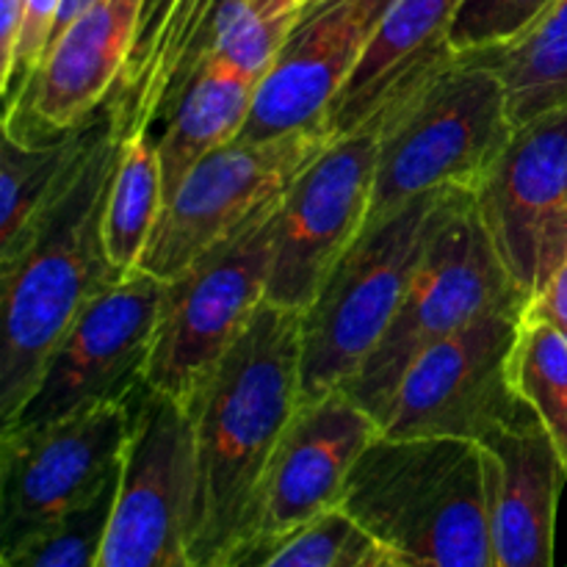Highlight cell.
<instances>
[{
	"label": "cell",
	"mask_w": 567,
	"mask_h": 567,
	"mask_svg": "<svg viewBox=\"0 0 567 567\" xmlns=\"http://www.w3.org/2000/svg\"><path fill=\"white\" fill-rule=\"evenodd\" d=\"M302 404V313L264 302L192 408L188 557L227 567L266 468Z\"/></svg>",
	"instance_id": "1"
},
{
	"label": "cell",
	"mask_w": 567,
	"mask_h": 567,
	"mask_svg": "<svg viewBox=\"0 0 567 567\" xmlns=\"http://www.w3.org/2000/svg\"><path fill=\"white\" fill-rule=\"evenodd\" d=\"M120 138L103 105V125L61 197L33 230L31 241L0 264L3 349H0V424L17 419L61 341L83 308L116 275L103 247V208Z\"/></svg>",
	"instance_id": "2"
},
{
	"label": "cell",
	"mask_w": 567,
	"mask_h": 567,
	"mask_svg": "<svg viewBox=\"0 0 567 567\" xmlns=\"http://www.w3.org/2000/svg\"><path fill=\"white\" fill-rule=\"evenodd\" d=\"M338 509L408 567H493L485 460L474 441L380 435Z\"/></svg>",
	"instance_id": "3"
},
{
	"label": "cell",
	"mask_w": 567,
	"mask_h": 567,
	"mask_svg": "<svg viewBox=\"0 0 567 567\" xmlns=\"http://www.w3.org/2000/svg\"><path fill=\"white\" fill-rule=\"evenodd\" d=\"M382 116L365 227L430 192H476L515 133L502 78L474 55H454Z\"/></svg>",
	"instance_id": "4"
},
{
	"label": "cell",
	"mask_w": 567,
	"mask_h": 567,
	"mask_svg": "<svg viewBox=\"0 0 567 567\" xmlns=\"http://www.w3.org/2000/svg\"><path fill=\"white\" fill-rule=\"evenodd\" d=\"M474 192L446 188L369 225L302 313V404L341 391L391 327L437 227Z\"/></svg>",
	"instance_id": "5"
},
{
	"label": "cell",
	"mask_w": 567,
	"mask_h": 567,
	"mask_svg": "<svg viewBox=\"0 0 567 567\" xmlns=\"http://www.w3.org/2000/svg\"><path fill=\"white\" fill-rule=\"evenodd\" d=\"M518 302L526 305L524 293L504 269L474 197L465 199L430 238L391 327L341 391L382 424L404 371L424 349Z\"/></svg>",
	"instance_id": "6"
},
{
	"label": "cell",
	"mask_w": 567,
	"mask_h": 567,
	"mask_svg": "<svg viewBox=\"0 0 567 567\" xmlns=\"http://www.w3.org/2000/svg\"><path fill=\"white\" fill-rule=\"evenodd\" d=\"M275 203L169 280L155 327L147 388L188 410L266 302Z\"/></svg>",
	"instance_id": "7"
},
{
	"label": "cell",
	"mask_w": 567,
	"mask_h": 567,
	"mask_svg": "<svg viewBox=\"0 0 567 567\" xmlns=\"http://www.w3.org/2000/svg\"><path fill=\"white\" fill-rule=\"evenodd\" d=\"M136 396L37 430L0 432L3 551L92 504L114 485L136 426Z\"/></svg>",
	"instance_id": "8"
},
{
	"label": "cell",
	"mask_w": 567,
	"mask_h": 567,
	"mask_svg": "<svg viewBox=\"0 0 567 567\" xmlns=\"http://www.w3.org/2000/svg\"><path fill=\"white\" fill-rule=\"evenodd\" d=\"M526 305H507L432 343L404 371L382 437H457L482 443L518 415L513 352Z\"/></svg>",
	"instance_id": "9"
},
{
	"label": "cell",
	"mask_w": 567,
	"mask_h": 567,
	"mask_svg": "<svg viewBox=\"0 0 567 567\" xmlns=\"http://www.w3.org/2000/svg\"><path fill=\"white\" fill-rule=\"evenodd\" d=\"M382 122L336 136L297 177L275 210L266 302L305 310L313 305L338 260L363 233L371 214Z\"/></svg>",
	"instance_id": "10"
},
{
	"label": "cell",
	"mask_w": 567,
	"mask_h": 567,
	"mask_svg": "<svg viewBox=\"0 0 567 567\" xmlns=\"http://www.w3.org/2000/svg\"><path fill=\"white\" fill-rule=\"evenodd\" d=\"M327 127L266 142L236 138L199 161L164 203L138 271L175 280L199 255L247 227L332 142Z\"/></svg>",
	"instance_id": "11"
},
{
	"label": "cell",
	"mask_w": 567,
	"mask_h": 567,
	"mask_svg": "<svg viewBox=\"0 0 567 567\" xmlns=\"http://www.w3.org/2000/svg\"><path fill=\"white\" fill-rule=\"evenodd\" d=\"M166 286L136 271L97 293L55 343L25 408L6 430H37L83 410L131 402L147 385Z\"/></svg>",
	"instance_id": "12"
},
{
	"label": "cell",
	"mask_w": 567,
	"mask_h": 567,
	"mask_svg": "<svg viewBox=\"0 0 567 567\" xmlns=\"http://www.w3.org/2000/svg\"><path fill=\"white\" fill-rule=\"evenodd\" d=\"M380 435V421L347 391L299 404L227 567H260L316 520L336 513L349 474Z\"/></svg>",
	"instance_id": "13"
},
{
	"label": "cell",
	"mask_w": 567,
	"mask_h": 567,
	"mask_svg": "<svg viewBox=\"0 0 567 567\" xmlns=\"http://www.w3.org/2000/svg\"><path fill=\"white\" fill-rule=\"evenodd\" d=\"M192 491L188 413L144 385L94 567H194L188 557Z\"/></svg>",
	"instance_id": "14"
},
{
	"label": "cell",
	"mask_w": 567,
	"mask_h": 567,
	"mask_svg": "<svg viewBox=\"0 0 567 567\" xmlns=\"http://www.w3.org/2000/svg\"><path fill=\"white\" fill-rule=\"evenodd\" d=\"M474 205L529 302L567 260V105L515 127Z\"/></svg>",
	"instance_id": "15"
},
{
	"label": "cell",
	"mask_w": 567,
	"mask_h": 567,
	"mask_svg": "<svg viewBox=\"0 0 567 567\" xmlns=\"http://www.w3.org/2000/svg\"><path fill=\"white\" fill-rule=\"evenodd\" d=\"M393 0H319L305 6L286 48L255 92L244 142L324 127L332 100L363 59Z\"/></svg>",
	"instance_id": "16"
},
{
	"label": "cell",
	"mask_w": 567,
	"mask_h": 567,
	"mask_svg": "<svg viewBox=\"0 0 567 567\" xmlns=\"http://www.w3.org/2000/svg\"><path fill=\"white\" fill-rule=\"evenodd\" d=\"M150 0H97L50 44L25 92L3 111V133L50 142L86 122L114 89Z\"/></svg>",
	"instance_id": "17"
},
{
	"label": "cell",
	"mask_w": 567,
	"mask_h": 567,
	"mask_svg": "<svg viewBox=\"0 0 567 567\" xmlns=\"http://www.w3.org/2000/svg\"><path fill=\"white\" fill-rule=\"evenodd\" d=\"M480 446L493 567H554L567 465L551 432L524 402L518 415Z\"/></svg>",
	"instance_id": "18"
},
{
	"label": "cell",
	"mask_w": 567,
	"mask_h": 567,
	"mask_svg": "<svg viewBox=\"0 0 567 567\" xmlns=\"http://www.w3.org/2000/svg\"><path fill=\"white\" fill-rule=\"evenodd\" d=\"M460 0H393L363 59L327 111L324 127L343 136L391 111L454 59L449 28Z\"/></svg>",
	"instance_id": "19"
},
{
	"label": "cell",
	"mask_w": 567,
	"mask_h": 567,
	"mask_svg": "<svg viewBox=\"0 0 567 567\" xmlns=\"http://www.w3.org/2000/svg\"><path fill=\"white\" fill-rule=\"evenodd\" d=\"M255 92V78L219 61H205L203 70L183 86L155 138L164 172V199L175 194L199 161L241 136L252 114Z\"/></svg>",
	"instance_id": "20"
},
{
	"label": "cell",
	"mask_w": 567,
	"mask_h": 567,
	"mask_svg": "<svg viewBox=\"0 0 567 567\" xmlns=\"http://www.w3.org/2000/svg\"><path fill=\"white\" fill-rule=\"evenodd\" d=\"M103 125V105L50 142L28 144L3 133L0 144V264L14 258L33 230L75 177L89 144Z\"/></svg>",
	"instance_id": "21"
},
{
	"label": "cell",
	"mask_w": 567,
	"mask_h": 567,
	"mask_svg": "<svg viewBox=\"0 0 567 567\" xmlns=\"http://www.w3.org/2000/svg\"><path fill=\"white\" fill-rule=\"evenodd\" d=\"M164 203V172L153 133L120 138L103 208L105 258L120 282L136 275L142 266Z\"/></svg>",
	"instance_id": "22"
},
{
	"label": "cell",
	"mask_w": 567,
	"mask_h": 567,
	"mask_svg": "<svg viewBox=\"0 0 567 567\" xmlns=\"http://www.w3.org/2000/svg\"><path fill=\"white\" fill-rule=\"evenodd\" d=\"M471 55L498 72L515 127L563 109L567 105V0H557L515 42Z\"/></svg>",
	"instance_id": "23"
},
{
	"label": "cell",
	"mask_w": 567,
	"mask_h": 567,
	"mask_svg": "<svg viewBox=\"0 0 567 567\" xmlns=\"http://www.w3.org/2000/svg\"><path fill=\"white\" fill-rule=\"evenodd\" d=\"M513 385L551 432L567 465V338L563 332L540 321H520Z\"/></svg>",
	"instance_id": "24"
},
{
	"label": "cell",
	"mask_w": 567,
	"mask_h": 567,
	"mask_svg": "<svg viewBox=\"0 0 567 567\" xmlns=\"http://www.w3.org/2000/svg\"><path fill=\"white\" fill-rule=\"evenodd\" d=\"M116 485L105 487L92 504L0 554V567H94L105 526L114 509Z\"/></svg>",
	"instance_id": "25"
},
{
	"label": "cell",
	"mask_w": 567,
	"mask_h": 567,
	"mask_svg": "<svg viewBox=\"0 0 567 567\" xmlns=\"http://www.w3.org/2000/svg\"><path fill=\"white\" fill-rule=\"evenodd\" d=\"M557 0H460L449 28L454 55L496 50L524 37Z\"/></svg>",
	"instance_id": "26"
},
{
	"label": "cell",
	"mask_w": 567,
	"mask_h": 567,
	"mask_svg": "<svg viewBox=\"0 0 567 567\" xmlns=\"http://www.w3.org/2000/svg\"><path fill=\"white\" fill-rule=\"evenodd\" d=\"M59 14L61 0H25L20 33H17L14 44V59H11V70L9 75H6V81L0 83L6 109H11V105L20 100V94L25 92L31 78L37 75L39 64H42V59L48 55L50 42H53L55 37Z\"/></svg>",
	"instance_id": "27"
},
{
	"label": "cell",
	"mask_w": 567,
	"mask_h": 567,
	"mask_svg": "<svg viewBox=\"0 0 567 567\" xmlns=\"http://www.w3.org/2000/svg\"><path fill=\"white\" fill-rule=\"evenodd\" d=\"M360 537L363 532L354 526V520L336 509L286 543L260 567H338Z\"/></svg>",
	"instance_id": "28"
},
{
	"label": "cell",
	"mask_w": 567,
	"mask_h": 567,
	"mask_svg": "<svg viewBox=\"0 0 567 567\" xmlns=\"http://www.w3.org/2000/svg\"><path fill=\"white\" fill-rule=\"evenodd\" d=\"M526 321H540L567 338V260L548 277L546 286L526 302Z\"/></svg>",
	"instance_id": "29"
},
{
	"label": "cell",
	"mask_w": 567,
	"mask_h": 567,
	"mask_svg": "<svg viewBox=\"0 0 567 567\" xmlns=\"http://www.w3.org/2000/svg\"><path fill=\"white\" fill-rule=\"evenodd\" d=\"M92 3H97V0H61V14H59V25H55V37H59V33L64 31V28L70 25V22L75 20L78 14H81V11H86ZM50 44H53V42H50Z\"/></svg>",
	"instance_id": "30"
},
{
	"label": "cell",
	"mask_w": 567,
	"mask_h": 567,
	"mask_svg": "<svg viewBox=\"0 0 567 567\" xmlns=\"http://www.w3.org/2000/svg\"><path fill=\"white\" fill-rule=\"evenodd\" d=\"M371 548H374V543H371L369 537L363 535V537H360L358 543H354L352 548H349V551H347V557L341 559V565H338V567H360V565H363V559L369 557V551H371Z\"/></svg>",
	"instance_id": "31"
},
{
	"label": "cell",
	"mask_w": 567,
	"mask_h": 567,
	"mask_svg": "<svg viewBox=\"0 0 567 567\" xmlns=\"http://www.w3.org/2000/svg\"><path fill=\"white\" fill-rule=\"evenodd\" d=\"M360 567H408L404 563H399V559H393L391 554H385V551H380V548H371L369 551V557L363 559V565Z\"/></svg>",
	"instance_id": "32"
},
{
	"label": "cell",
	"mask_w": 567,
	"mask_h": 567,
	"mask_svg": "<svg viewBox=\"0 0 567 567\" xmlns=\"http://www.w3.org/2000/svg\"><path fill=\"white\" fill-rule=\"evenodd\" d=\"M313 3H319V0H305V6H313Z\"/></svg>",
	"instance_id": "33"
},
{
	"label": "cell",
	"mask_w": 567,
	"mask_h": 567,
	"mask_svg": "<svg viewBox=\"0 0 567 567\" xmlns=\"http://www.w3.org/2000/svg\"><path fill=\"white\" fill-rule=\"evenodd\" d=\"M565 567H567V565H565Z\"/></svg>",
	"instance_id": "34"
}]
</instances>
